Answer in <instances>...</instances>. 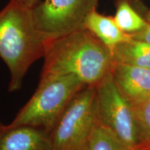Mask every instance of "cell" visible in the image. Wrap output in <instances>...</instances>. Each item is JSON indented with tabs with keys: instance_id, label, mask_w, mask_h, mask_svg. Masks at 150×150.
<instances>
[{
	"instance_id": "obj_11",
	"label": "cell",
	"mask_w": 150,
	"mask_h": 150,
	"mask_svg": "<svg viewBox=\"0 0 150 150\" xmlns=\"http://www.w3.org/2000/svg\"><path fill=\"white\" fill-rule=\"evenodd\" d=\"M86 150H134L111 129L96 122L90 134Z\"/></svg>"
},
{
	"instance_id": "obj_2",
	"label": "cell",
	"mask_w": 150,
	"mask_h": 150,
	"mask_svg": "<svg viewBox=\"0 0 150 150\" xmlns=\"http://www.w3.org/2000/svg\"><path fill=\"white\" fill-rule=\"evenodd\" d=\"M46 43L33 26L31 9L11 0L0 11V58L10 72L9 92L20 89L29 67L44 56Z\"/></svg>"
},
{
	"instance_id": "obj_4",
	"label": "cell",
	"mask_w": 150,
	"mask_h": 150,
	"mask_svg": "<svg viewBox=\"0 0 150 150\" xmlns=\"http://www.w3.org/2000/svg\"><path fill=\"white\" fill-rule=\"evenodd\" d=\"M96 86H86L73 97L50 133L52 150H86L97 122Z\"/></svg>"
},
{
	"instance_id": "obj_8",
	"label": "cell",
	"mask_w": 150,
	"mask_h": 150,
	"mask_svg": "<svg viewBox=\"0 0 150 150\" xmlns=\"http://www.w3.org/2000/svg\"><path fill=\"white\" fill-rule=\"evenodd\" d=\"M0 150H52L50 134L28 125H6L0 135Z\"/></svg>"
},
{
	"instance_id": "obj_16",
	"label": "cell",
	"mask_w": 150,
	"mask_h": 150,
	"mask_svg": "<svg viewBox=\"0 0 150 150\" xmlns=\"http://www.w3.org/2000/svg\"><path fill=\"white\" fill-rule=\"evenodd\" d=\"M145 20H147L148 22H150V9L149 10V11H148V12H147V15H146Z\"/></svg>"
},
{
	"instance_id": "obj_3",
	"label": "cell",
	"mask_w": 150,
	"mask_h": 150,
	"mask_svg": "<svg viewBox=\"0 0 150 150\" xmlns=\"http://www.w3.org/2000/svg\"><path fill=\"white\" fill-rule=\"evenodd\" d=\"M86 86L71 75L40 80L35 93L9 125H28L50 134L70 101Z\"/></svg>"
},
{
	"instance_id": "obj_12",
	"label": "cell",
	"mask_w": 150,
	"mask_h": 150,
	"mask_svg": "<svg viewBox=\"0 0 150 150\" xmlns=\"http://www.w3.org/2000/svg\"><path fill=\"white\" fill-rule=\"evenodd\" d=\"M113 19L122 31L129 34L138 32L149 24L135 10L129 0H117Z\"/></svg>"
},
{
	"instance_id": "obj_5",
	"label": "cell",
	"mask_w": 150,
	"mask_h": 150,
	"mask_svg": "<svg viewBox=\"0 0 150 150\" xmlns=\"http://www.w3.org/2000/svg\"><path fill=\"white\" fill-rule=\"evenodd\" d=\"M97 121L113 131L129 147L138 150L141 143L131 103L121 93L111 70L96 85Z\"/></svg>"
},
{
	"instance_id": "obj_13",
	"label": "cell",
	"mask_w": 150,
	"mask_h": 150,
	"mask_svg": "<svg viewBox=\"0 0 150 150\" xmlns=\"http://www.w3.org/2000/svg\"><path fill=\"white\" fill-rule=\"evenodd\" d=\"M131 106L139 134L146 142L150 143V95Z\"/></svg>"
},
{
	"instance_id": "obj_10",
	"label": "cell",
	"mask_w": 150,
	"mask_h": 150,
	"mask_svg": "<svg viewBox=\"0 0 150 150\" xmlns=\"http://www.w3.org/2000/svg\"><path fill=\"white\" fill-rule=\"evenodd\" d=\"M113 63L150 69V44L131 38L120 43L111 51Z\"/></svg>"
},
{
	"instance_id": "obj_14",
	"label": "cell",
	"mask_w": 150,
	"mask_h": 150,
	"mask_svg": "<svg viewBox=\"0 0 150 150\" xmlns=\"http://www.w3.org/2000/svg\"><path fill=\"white\" fill-rule=\"evenodd\" d=\"M132 38L142 41H145L150 44V22L146 27L138 32L131 33Z\"/></svg>"
},
{
	"instance_id": "obj_9",
	"label": "cell",
	"mask_w": 150,
	"mask_h": 150,
	"mask_svg": "<svg viewBox=\"0 0 150 150\" xmlns=\"http://www.w3.org/2000/svg\"><path fill=\"white\" fill-rule=\"evenodd\" d=\"M84 29L91 31L111 51L120 43L131 38V34L118 27L113 18L99 13L97 9L92 11L86 17Z\"/></svg>"
},
{
	"instance_id": "obj_1",
	"label": "cell",
	"mask_w": 150,
	"mask_h": 150,
	"mask_svg": "<svg viewBox=\"0 0 150 150\" xmlns=\"http://www.w3.org/2000/svg\"><path fill=\"white\" fill-rule=\"evenodd\" d=\"M40 80L71 75L96 86L113 63L111 50L86 29L47 41Z\"/></svg>"
},
{
	"instance_id": "obj_17",
	"label": "cell",
	"mask_w": 150,
	"mask_h": 150,
	"mask_svg": "<svg viewBox=\"0 0 150 150\" xmlns=\"http://www.w3.org/2000/svg\"><path fill=\"white\" fill-rule=\"evenodd\" d=\"M5 127H6V125H3L2 123L1 122H0V135H1V132H2L3 131V130L4 129V128H5Z\"/></svg>"
},
{
	"instance_id": "obj_7",
	"label": "cell",
	"mask_w": 150,
	"mask_h": 150,
	"mask_svg": "<svg viewBox=\"0 0 150 150\" xmlns=\"http://www.w3.org/2000/svg\"><path fill=\"white\" fill-rule=\"evenodd\" d=\"M111 72L118 88L131 104L150 95V69L113 63Z\"/></svg>"
},
{
	"instance_id": "obj_6",
	"label": "cell",
	"mask_w": 150,
	"mask_h": 150,
	"mask_svg": "<svg viewBox=\"0 0 150 150\" xmlns=\"http://www.w3.org/2000/svg\"><path fill=\"white\" fill-rule=\"evenodd\" d=\"M98 0H44L31 9L33 24L47 41L84 29Z\"/></svg>"
},
{
	"instance_id": "obj_15",
	"label": "cell",
	"mask_w": 150,
	"mask_h": 150,
	"mask_svg": "<svg viewBox=\"0 0 150 150\" xmlns=\"http://www.w3.org/2000/svg\"><path fill=\"white\" fill-rule=\"evenodd\" d=\"M27 8L31 9L40 1V0H18Z\"/></svg>"
}]
</instances>
